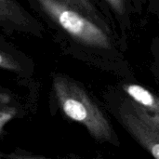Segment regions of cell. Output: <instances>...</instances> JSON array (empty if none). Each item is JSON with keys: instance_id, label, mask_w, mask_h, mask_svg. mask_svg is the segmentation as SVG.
Returning <instances> with one entry per match:
<instances>
[{"instance_id": "1", "label": "cell", "mask_w": 159, "mask_h": 159, "mask_svg": "<svg viewBox=\"0 0 159 159\" xmlns=\"http://www.w3.org/2000/svg\"><path fill=\"white\" fill-rule=\"evenodd\" d=\"M52 87L59 106L69 119L84 126L95 140L115 143L108 118L81 85L66 75H55Z\"/></svg>"}, {"instance_id": "2", "label": "cell", "mask_w": 159, "mask_h": 159, "mask_svg": "<svg viewBox=\"0 0 159 159\" xmlns=\"http://www.w3.org/2000/svg\"><path fill=\"white\" fill-rule=\"evenodd\" d=\"M43 11L76 41L96 48H111L106 29L59 0H35Z\"/></svg>"}, {"instance_id": "3", "label": "cell", "mask_w": 159, "mask_h": 159, "mask_svg": "<svg viewBox=\"0 0 159 159\" xmlns=\"http://www.w3.org/2000/svg\"><path fill=\"white\" fill-rule=\"evenodd\" d=\"M121 123L132 137L154 157L159 158V114H153L130 99L118 107Z\"/></svg>"}, {"instance_id": "4", "label": "cell", "mask_w": 159, "mask_h": 159, "mask_svg": "<svg viewBox=\"0 0 159 159\" xmlns=\"http://www.w3.org/2000/svg\"><path fill=\"white\" fill-rule=\"evenodd\" d=\"M40 25L18 0H0V27L40 35L42 32Z\"/></svg>"}, {"instance_id": "5", "label": "cell", "mask_w": 159, "mask_h": 159, "mask_svg": "<svg viewBox=\"0 0 159 159\" xmlns=\"http://www.w3.org/2000/svg\"><path fill=\"white\" fill-rule=\"evenodd\" d=\"M124 89L129 96V99L138 105L145 108L153 114H159L158 99L148 89L136 84L126 85Z\"/></svg>"}, {"instance_id": "6", "label": "cell", "mask_w": 159, "mask_h": 159, "mask_svg": "<svg viewBox=\"0 0 159 159\" xmlns=\"http://www.w3.org/2000/svg\"><path fill=\"white\" fill-rule=\"evenodd\" d=\"M59 1L79 11L80 13L85 15L91 20L99 24L100 26L106 29V27L103 24V20L101 18V15L98 13V10L96 9V7H94V5L90 0H59Z\"/></svg>"}, {"instance_id": "7", "label": "cell", "mask_w": 159, "mask_h": 159, "mask_svg": "<svg viewBox=\"0 0 159 159\" xmlns=\"http://www.w3.org/2000/svg\"><path fill=\"white\" fill-rule=\"evenodd\" d=\"M0 68L18 73L21 70L19 62L9 54L0 50Z\"/></svg>"}, {"instance_id": "8", "label": "cell", "mask_w": 159, "mask_h": 159, "mask_svg": "<svg viewBox=\"0 0 159 159\" xmlns=\"http://www.w3.org/2000/svg\"><path fill=\"white\" fill-rule=\"evenodd\" d=\"M17 115V110L14 107L8 106L0 109V135L3 133L5 126L10 122Z\"/></svg>"}, {"instance_id": "9", "label": "cell", "mask_w": 159, "mask_h": 159, "mask_svg": "<svg viewBox=\"0 0 159 159\" xmlns=\"http://www.w3.org/2000/svg\"><path fill=\"white\" fill-rule=\"evenodd\" d=\"M116 13L122 15L125 11V0H105Z\"/></svg>"}, {"instance_id": "10", "label": "cell", "mask_w": 159, "mask_h": 159, "mask_svg": "<svg viewBox=\"0 0 159 159\" xmlns=\"http://www.w3.org/2000/svg\"><path fill=\"white\" fill-rule=\"evenodd\" d=\"M12 102V97L9 93L0 89V109L10 106Z\"/></svg>"}]
</instances>
